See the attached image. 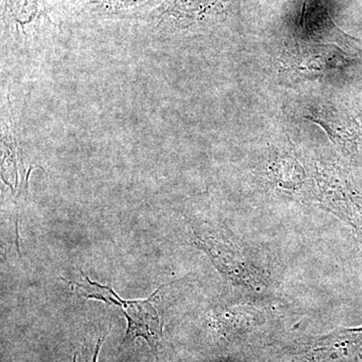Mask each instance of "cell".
I'll return each mask as SVG.
<instances>
[{
	"mask_svg": "<svg viewBox=\"0 0 362 362\" xmlns=\"http://www.w3.org/2000/svg\"><path fill=\"white\" fill-rule=\"evenodd\" d=\"M194 244L239 292L240 299L270 301L279 290L277 268L270 257L233 235L228 228H194Z\"/></svg>",
	"mask_w": 362,
	"mask_h": 362,
	"instance_id": "obj_1",
	"label": "cell"
},
{
	"mask_svg": "<svg viewBox=\"0 0 362 362\" xmlns=\"http://www.w3.org/2000/svg\"><path fill=\"white\" fill-rule=\"evenodd\" d=\"M23 81L1 75V176L16 199H28L30 160L28 97Z\"/></svg>",
	"mask_w": 362,
	"mask_h": 362,
	"instance_id": "obj_2",
	"label": "cell"
},
{
	"mask_svg": "<svg viewBox=\"0 0 362 362\" xmlns=\"http://www.w3.org/2000/svg\"><path fill=\"white\" fill-rule=\"evenodd\" d=\"M312 175L317 201L349 226L362 242V192L349 171L338 162L319 160Z\"/></svg>",
	"mask_w": 362,
	"mask_h": 362,
	"instance_id": "obj_3",
	"label": "cell"
},
{
	"mask_svg": "<svg viewBox=\"0 0 362 362\" xmlns=\"http://www.w3.org/2000/svg\"><path fill=\"white\" fill-rule=\"evenodd\" d=\"M228 0H163L143 18L145 32L156 45L189 30L225 11Z\"/></svg>",
	"mask_w": 362,
	"mask_h": 362,
	"instance_id": "obj_4",
	"label": "cell"
},
{
	"mask_svg": "<svg viewBox=\"0 0 362 362\" xmlns=\"http://www.w3.org/2000/svg\"><path fill=\"white\" fill-rule=\"evenodd\" d=\"M263 175L272 192L286 199L307 201L316 199L313 175L294 149L273 145L263 163Z\"/></svg>",
	"mask_w": 362,
	"mask_h": 362,
	"instance_id": "obj_5",
	"label": "cell"
},
{
	"mask_svg": "<svg viewBox=\"0 0 362 362\" xmlns=\"http://www.w3.org/2000/svg\"><path fill=\"white\" fill-rule=\"evenodd\" d=\"M354 57L337 45L292 40L282 54L281 66L293 77L312 78L341 70Z\"/></svg>",
	"mask_w": 362,
	"mask_h": 362,
	"instance_id": "obj_6",
	"label": "cell"
},
{
	"mask_svg": "<svg viewBox=\"0 0 362 362\" xmlns=\"http://www.w3.org/2000/svg\"><path fill=\"white\" fill-rule=\"evenodd\" d=\"M293 40L337 45L354 58L362 56L361 40L342 32L335 25L321 0H304Z\"/></svg>",
	"mask_w": 362,
	"mask_h": 362,
	"instance_id": "obj_7",
	"label": "cell"
},
{
	"mask_svg": "<svg viewBox=\"0 0 362 362\" xmlns=\"http://www.w3.org/2000/svg\"><path fill=\"white\" fill-rule=\"evenodd\" d=\"M320 126L333 144L347 158H354L362 147V124L346 107L333 102L309 104L304 115Z\"/></svg>",
	"mask_w": 362,
	"mask_h": 362,
	"instance_id": "obj_8",
	"label": "cell"
},
{
	"mask_svg": "<svg viewBox=\"0 0 362 362\" xmlns=\"http://www.w3.org/2000/svg\"><path fill=\"white\" fill-rule=\"evenodd\" d=\"M306 356L310 362H362V326L314 338Z\"/></svg>",
	"mask_w": 362,
	"mask_h": 362,
	"instance_id": "obj_9",
	"label": "cell"
},
{
	"mask_svg": "<svg viewBox=\"0 0 362 362\" xmlns=\"http://www.w3.org/2000/svg\"><path fill=\"white\" fill-rule=\"evenodd\" d=\"M117 304L123 305L129 324L123 345L129 340L141 337L148 341L152 349L156 350L160 340L161 330L158 315L153 306L149 304V301L124 302L120 298H118Z\"/></svg>",
	"mask_w": 362,
	"mask_h": 362,
	"instance_id": "obj_10",
	"label": "cell"
},
{
	"mask_svg": "<svg viewBox=\"0 0 362 362\" xmlns=\"http://www.w3.org/2000/svg\"><path fill=\"white\" fill-rule=\"evenodd\" d=\"M99 349H100V347H99V349H97V351L95 352L94 357H93L92 362H96V358H97V356H98V352H99Z\"/></svg>",
	"mask_w": 362,
	"mask_h": 362,
	"instance_id": "obj_11",
	"label": "cell"
}]
</instances>
